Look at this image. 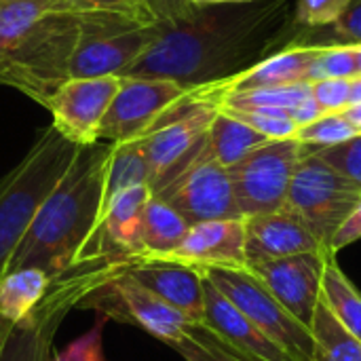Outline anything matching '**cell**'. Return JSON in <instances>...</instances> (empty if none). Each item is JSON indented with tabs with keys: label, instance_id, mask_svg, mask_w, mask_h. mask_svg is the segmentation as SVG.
I'll list each match as a JSON object with an SVG mask.
<instances>
[{
	"label": "cell",
	"instance_id": "cb8c5ba5",
	"mask_svg": "<svg viewBox=\"0 0 361 361\" xmlns=\"http://www.w3.org/2000/svg\"><path fill=\"white\" fill-rule=\"evenodd\" d=\"M313 338V361H361V343L319 300L309 326Z\"/></svg>",
	"mask_w": 361,
	"mask_h": 361
},
{
	"label": "cell",
	"instance_id": "7402d4cb",
	"mask_svg": "<svg viewBox=\"0 0 361 361\" xmlns=\"http://www.w3.org/2000/svg\"><path fill=\"white\" fill-rule=\"evenodd\" d=\"M53 277L40 269H17L0 277V317L11 324L30 315L44 298Z\"/></svg>",
	"mask_w": 361,
	"mask_h": 361
},
{
	"label": "cell",
	"instance_id": "52a82bcc",
	"mask_svg": "<svg viewBox=\"0 0 361 361\" xmlns=\"http://www.w3.org/2000/svg\"><path fill=\"white\" fill-rule=\"evenodd\" d=\"M361 199V188L322 161L311 146L300 159L286 209L294 212L322 247L330 250L332 237Z\"/></svg>",
	"mask_w": 361,
	"mask_h": 361
},
{
	"label": "cell",
	"instance_id": "8fae6325",
	"mask_svg": "<svg viewBox=\"0 0 361 361\" xmlns=\"http://www.w3.org/2000/svg\"><path fill=\"white\" fill-rule=\"evenodd\" d=\"M190 89L163 78H121V87L99 125L97 142L123 144L144 137Z\"/></svg>",
	"mask_w": 361,
	"mask_h": 361
},
{
	"label": "cell",
	"instance_id": "60d3db41",
	"mask_svg": "<svg viewBox=\"0 0 361 361\" xmlns=\"http://www.w3.org/2000/svg\"><path fill=\"white\" fill-rule=\"evenodd\" d=\"M343 116L357 129V133H361V104H355V106H349L343 110Z\"/></svg>",
	"mask_w": 361,
	"mask_h": 361
},
{
	"label": "cell",
	"instance_id": "74e56055",
	"mask_svg": "<svg viewBox=\"0 0 361 361\" xmlns=\"http://www.w3.org/2000/svg\"><path fill=\"white\" fill-rule=\"evenodd\" d=\"M334 44H361V0H353L343 17L332 23Z\"/></svg>",
	"mask_w": 361,
	"mask_h": 361
},
{
	"label": "cell",
	"instance_id": "ab89813d",
	"mask_svg": "<svg viewBox=\"0 0 361 361\" xmlns=\"http://www.w3.org/2000/svg\"><path fill=\"white\" fill-rule=\"evenodd\" d=\"M324 114H326V112L322 110V106H319L311 95H309L307 99H302L296 108L290 110V118H292L298 127H305V125L317 121V118L324 116Z\"/></svg>",
	"mask_w": 361,
	"mask_h": 361
},
{
	"label": "cell",
	"instance_id": "8992f818",
	"mask_svg": "<svg viewBox=\"0 0 361 361\" xmlns=\"http://www.w3.org/2000/svg\"><path fill=\"white\" fill-rule=\"evenodd\" d=\"M218 112L216 87L190 89L142 137L148 165V186L159 192L180 176L203 150L207 129Z\"/></svg>",
	"mask_w": 361,
	"mask_h": 361
},
{
	"label": "cell",
	"instance_id": "e0dca14e",
	"mask_svg": "<svg viewBox=\"0 0 361 361\" xmlns=\"http://www.w3.org/2000/svg\"><path fill=\"white\" fill-rule=\"evenodd\" d=\"M169 260H178L195 269H247L245 218L192 224Z\"/></svg>",
	"mask_w": 361,
	"mask_h": 361
},
{
	"label": "cell",
	"instance_id": "44dd1931",
	"mask_svg": "<svg viewBox=\"0 0 361 361\" xmlns=\"http://www.w3.org/2000/svg\"><path fill=\"white\" fill-rule=\"evenodd\" d=\"M269 137L254 131L245 123L228 116L226 112L218 110L205 137V154L220 163L222 167H231L239 163L245 154H250L254 148L267 144Z\"/></svg>",
	"mask_w": 361,
	"mask_h": 361
},
{
	"label": "cell",
	"instance_id": "5b68a950",
	"mask_svg": "<svg viewBox=\"0 0 361 361\" xmlns=\"http://www.w3.org/2000/svg\"><path fill=\"white\" fill-rule=\"evenodd\" d=\"M125 267L127 264H114L102 256H93L57 275L51 281L42 302L11 328L0 361L51 360V345L66 315Z\"/></svg>",
	"mask_w": 361,
	"mask_h": 361
},
{
	"label": "cell",
	"instance_id": "b9f144b4",
	"mask_svg": "<svg viewBox=\"0 0 361 361\" xmlns=\"http://www.w3.org/2000/svg\"><path fill=\"white\" fill-rule=\"evenodd\" d=\"M361 104V76L351 78V97H349V106Z\"/></svg>",
	"mask_w": 361,
	"mask_h": 361
},
{
	"label": "cell",
	"instance_id": "7bdbcfd3",
	"mask_svg": "<svg viewBox=\"0 0 361 361\" xmlns=\"http://www.w3.org/2000/svg\"><path fill=\"white\" fill-rule=\"evenodd\" d=\"M195 6H216V4H239V2H252V0H188Z\"/></svg>",
	"mask_w": 361,
	"mask_h": 361
},
{
	"label": "cell",
	"instance_id": "4dcf8cb0",
	"mask_svg": "<svg viewBox=\"0 0 361 361\" xmlns=\"http://www.w3.org/2000/svg\"><path fill=\"white\" fill-rule=\"evenodd\" d=\"M355 55L353 44H324L322 53L309 70V82L326 78H355Z\"/></svg>",
	"mask_w": 361,
	"mask_h": 361
},
{
	"label": "cell",
	"instance_id": "e575fe53",
	"mask_svg": "<svg viewBox=\"0 0 361 361\" xmlns=\"http://www.w3.org/2000/svg\"><path fill=\"white\" fill-rule=\"evenodd\" d=\"M108 317L99 315L93 328L72 341L63 351L49 361H104V324Z\"/></svg>",
	"mask_w": 361,
	"mask_h": 361
},
{
	"label": "cell",
	"instance_id": "7a4b0ae2",
	"mask_svg": "<svg viewBox=\"0 0 361 361\" xmlns=\"http://www.w3.org/2000/svg\"><path fill=\"white\" fill-rule=\"evenodd\" d=\"M110 150L108 142L78 148L61 180L38 207L4 273L34 267L55 279L76 262L95 256L93 239L104 209Z\"/></svg>",
	"mask_w": 361,
	"mask_h": 361
},
{
	"label": "cell",
	"instance_id": "ee69618b",
	"mask_svg": "<svg viewBox=\"0 0 361 361\" xmlns=\"http://www.w3.org/2000/svg\"><path fill=\"white\" fill-rule=\"evenodd\" d=\"M13 326H15V324H11V322H6L4 317H0V353H2V347H4V343H6V336H8V332H11Z\"/></svg>",
	"mask_w": 361,
	"mask_h": 361
},
{
	"label": "cell",
	"instance_id": "ba28073f",
	"mask_svg": "<svg viewBox=\"0 0 361 361\" xmlns=\"http://www.w3.org/2000/svg\"><path fill=\"white\" fill-rule=\"evenodd\" d=\"M201 275L231 300L260 332L286 349L296 361H313V338L302 326L247 269H199Z\"/></svg>",
	"mask_w": 361,
	"mask_h": 361
},
{
	"label": "cell",
	"instance_id": "277c9868",
	"mask_svg": "<svg viewBox=\"0 0 361 361\" xmlns=\"http://www.w3.org/2000/svg\"><path fill=\"white\" fill-rule=\"evenodd\" d=\"M78 13H51L0 55V85L13 87L44 106L70 78V63L80 44Z\"/></svg>",
	"mask_w": 361,
	"mask_h": 361
},
{
	"label": "cell",
	"instance_id": "30bf717a",
	"mask_svg": "<svg viewBox=\"0 0 361 361\" xmlns=\"http://www.w3.org/2000/svg\"><path fill=\"white\" fill-rule=\"evenodd\" d=\"M78 307L93 309L108 319L135 326L165 345L178 341L190 324L180 311L148 292L125 271L93 290Z\"/></svg>",
	"mask_w": 361,
	"mask_h": 361
},
{
	"label": "cell",
	"instance_id": "ffe728a7",
	"mask_svg": "<svg viewBox=\"0 0 361 361\" xmlns=\"http://www.w3.org/2000/svg\"><path fill=\"white\" fill-rule=\"evenodd\" d=\"M322 47L324 44H292L288 49H281L279 53L262 59L260 63L233 76L231 80L214 85L218 97L222 93H233V91L309 82V70L317 59V55L322 53Z\"/></svg>",
	"mask_w": 361,
	"mask_h": 361
},
{
	"label": "cell",
	"instance_id": "5bb4252c",
	"mask_svg": "<svg viewBox=\"0 0 361 361\" xmlns=\"http://www.w3.org/2000/svg\"><path fill=\"white\" fill-rule=\"evenodd\" d=\"M330 254V250L305 252L288 258L256 262L250 264L247 271L256 275L302 326L309 328L322 300V279Z\"/></svg>",
	"mask_w": 361,
	"mask_h": 361
},
{
	"label": "cell",
	"instance_id": "f6af8a7d",
	"mask_svg": "<svg viewBox=\"0 0 361 361\" xmlns=\"http://www.w3.org/2000/svg\"><path fill=\"white\" fill-rule=\"evenodd\" d=\"M353 55H355V68H357V76H361V44H353Z\"/></svg>",
	"mask_w": 361,
	"mask_h": 361
},
{
	"label": "cell",
	"instance_id": "9c48e42d",
	"mask_svg": "<svg viewBox=\"0 0 361 361\" xmlns=\"http://www.w3.org/2000/svg\"><path fill=\"white\" fill-rule=\"evenodd\" d=\"M307 146L296 137L269 140L228 167L235 201L243 218L286 207L294 171Z\"/></svg>",
	"mask_w": 361,
	"mask_h": 361
},
{
	"label": "cell",
	"instance_id": "1f68e13d",
	"mask_svg": "<svg viewBox=\"0 0 361 361\" xmlns=\"http://www.w3.org/2000/svg\"><path fill=\"white\" fill-rule=\"evenodd\" d=\"M311 148L322 161H326L330 167H334L338 173H343L347 180H351L361 188V133L336 146H328V148L311 146Z\"/></svg>",
	"mask_w": 361,
	"mask_h": 361
},
{
	"label": "cell",
	"instance_id": "f1b7e54d",
	"mask_svg": "<svg viewBox=\"0 0 361 361\" xmlns=\"http://www.w3.org/2000/svg\"><path fill=\"white\" fill-rule=\"evenodd\" d=\"M169 347L184 361H247L201 322H190Z\"/></svg>",
	"mask_w": 361,
	"mask_h": 361
},
{
	"label": "cell",
	"instance_id": "7c38bea8",
	"mask_svg": "<svg viewBox=\"0 0 361 361\" xmlns=\"http://www.w3.org/2000/svg\"><path fill=\"white\" fill-rule=\"evenodd\" d=\"M152 195L169 203L190 226L209 220L243 218L235 201L228 169L209 159L205 150L180 176Z\"/></svg>",
	"mask_w": 361,
	"mask_h": 361
},
{
	"label": "cell",
	"instance_id": "f35d334b",
	"mask_svg": "<svg viewBox=\"0 0 361 361\" xmlns=\"http://www.w3.org/2000/svg\"><path fill=\"white\" fill-rule=\"evenodd\" d=\"M357 239H361V199L353 207V212L345 218V222L338 226V231L334 233L332 243H330V252L336 254L338 250L355 243Z\"/></svg>",
	"mask_w": 361,
	"mask_h": 361
},
{
	"label": "cell",
	"instance_id": "8d00e7d4",
	"mask_svg": "<svg viewBox=\"0 0 361 361\" xmlns=\"http://www.w3.org/2000/svg\"><path fill=\"white\" fill-rule=\"evenodd\" d=\"M87 11H150L157 15L150 0H63V13Z\"/></svg>",
	"mask_w": 361,
	"mask_h": 361
},
{
	"label": "cell",
	"instance_id": "4316f807",
	"mask_svg": "<svg viewBox=\"0 0 361 361\" xmlns=\"http://www.w3.org/2000/svg\"><path fill=\"white\" fill-rule=\"evenodd\" d=\"M148 186V165L144 157L142 137L133 142L112 144L108 169H106V192L104 203L112 195L131 188V186ZM150 188V186H148Z\"/></svg>",
	"mask_w": 361,
	"mask_h": 361
},
{
	"label": "cell",
	"instance_id": "603a6c76",
	"mask_svg": "<svg viewBox=\"0 0 361 361\" xmlns=\"http://www.w3.org/2000/svg\"><path fill=\"white\" fill-rule=\"evenodd\" d=\"M188 228L190 224L169 203L157 195L148 197L144 207V252L148 258H169L184 241Z\"/></svg>",
	"mask_w": 361,
	"mask_h": 361
},
{
	"label": "cell",
	"instance_id": "f546056e",
	"mask_svg": "<svg viewBox=\"0 0 361 361\" xmlns=\"http://www.w3.org/2000/svg\"><path fill=\"white\" fill-rule=\"evenodd\" d=\"M355 135H360L357 129L343 116V112H328V114L319 116L317 121H313L305 127H298L294 137L305 146L328 148V146L343 144Z\"/></svg>",
	"mask_w": 361,
	"mask_h": 361
},
{
	"label": "cell",
	"instance_id": "6da1fadb",
	"mask_svg": "<svg viewBox=\"0 0 361 361\" xmlns=\"http://www.w3.org/2000/svg\"><path fill=\"white\" fill-rule=\"evenodd\" d=\"M292 0L195 6L157 23V38L121 78H163L184 89L231 80L298 38Z\"/></svg>",
	"mask_w": 361,
	"mask_h": 361
},
{
	"label": "cell",
	"instance_id": "83f0119b",
	"mask_svg": "<svg viewBox=\"0 0 361 361\" xmlns=\"http://www.w3.org/2000/svg\"><path fill=\"white\" fill-rule=\"evenodd\" d=\"M309 95H311L309 82L264 87V89H250V91H233V93H222L218 97V108H228V110L275 108V110L290 112Z\"/></svg>",
	"mask_w": 361,
	"mask_h": 361
},
{
	"label": "cell",
	"instance_id": "d6986e66",
	"mask_svg": "<svg viewBox=\"0 0 361 361\" xmlns=\"http://www.w3.org/2000/svg\"><path fill=\"white\" fill-rule=\"evenodd\" d=\"M154 38L157 23L121 34L82 38L70 63V78L123 76L125 70L144 55Z\"/></svg>",
	"mask_w": 361,
	"mask_h": 361
},
{
	"label": "cell",
	"instance_id": "d4e9b609",
	"mask_svg": "<svg viewBox=\"0 0 361 361\" xmlns=\"http://www.w3.org/2000/svg\"><path fill=\"white\" fill-rule=\"evenodd\" d=\"M330 254L322 279V300L332 311V315L361 343V292L349 281Z\"/></svg>",
	"mask_w": 361,
	"mask_h": 361
},
{
	"label": "cell",
	"instance_id": "d6a6232c",
	"mask_svg": "<svg viewBox=\"0 0 361 361\" xmlns=\"http://www.w3.org/2000/svg\"><path fill=\"white\" fill-rule=\"evenodd\" d=\"M218 110L245 123L247 127H252L254 131L262 133L269 140H290L298 131V125L290 116H275V114L247 112V110H228V108H218Z\"/></svg>",
	"mask_w": 361,
	"mask_h": 361
},
{
	"label": "cell",
	"instance_id": "484cf974",
	"mask_svg": "<svg viewBox=\"0 0 361 361\" xmlns=\"http://www.w3.org/2000/svg\"><path fill=\"white\" fill-rule=\"evenodd\" d=\"M51 13H63V0H0V55Z\"/></svg>",
	"mask_w": 361,
	"mask_h": 361
},
{
	"label": "cell",
	"instance_id": "2e32d148",
	"mask_svg": "<svg viewBox=\"0 0 361 361\" xmlns=\"http://www.w3.org/2000/svg\"><path fill=\"white\" fill-rule=\"evenodd\" d=\"M148 292L180 311L188 322H203L205 292L199 269L169 258H140L123 269Z\"/></svg>",
	"mask_w": 361,
	"mask_h": 361
},
{
	"label": "cell",
	"instance_id": "d590c367",
	"mask_svg": "<svg viewBox=\"0 0 361 361\" xmlns=\"http://www.w3.org/2000/svg\"><path fill=\"white\" fill-rule=\"evenodd\" d=\"M311 97L322 106V110L328 112H343L349 108L351 97V78H326L309 82Z\"/></svg>",
	"mask_w": 361,
	"mask_h": 361
},
{
	"label": "cell",
	"instance_id": "836d02e7",
	"mask_svg": "<svg viewBox=\"0 0 361 361\" xmlns=\"http://www.w3.org/2000/svg\"><path fill=\"white\" fill-rule=\"evenodd\" d=\"M353 0H296V21L298 25H332L349 8Z\"/></svg>",
	"mask_w": 361,
	"mask_h": 361
},
{
	"label": "cell",
	"instance_id": "ac0fdd59",
	"mask_svg": "<svg viewBox=\"0 0 361 361\" xmlns=\"http://www.w3.org/2000/svg\"><path fill=\"white\" fill-rule=\"evenodd\" d=\"M326 250L290 209L245 218V260L247 267L264 260L288 258L305 252Z\"/></svg>",
	"mask_w": 361,
	"mask_h": 361
},
{
	"label": "cell",
	"instance_id": "9a60e30c",
	"mask_svg": "<svg viewBox=\"0 0 361 361\" xmlns=\"http://www.w3.org/2000/svg\"><path fill=\"white\" fill-rule=\"evenodd\" d=\"M152 190L142 186L125 188L106 199L99 226L93 239V254L114 264H131L144 252V207Z\"/></svg>",
	"mask_w": 361,
	"mask_h": 361
},
{
	"label": "cell",
	"instance_id": "4fadbf2b",
	"mask_svg": "<svg viewBox=\"0 0 361 361\" xmlns=\"http://www.w3.org/2000/svg\"><path fill=\"white\" fill-rule=\"evenodd\" d=\"M121 87V76L68 78L47 102L53 127L78 146L97 142L99 125Z\"/></svg>",
	"mask_w": 361,
	"mask_h": 361
},
{
	"label": "cell",
	"instance_id": "3957f363",
	"mask_svg": "<svg viewBox=\"0 0 361 361\" xmlns=\"http://www.w3.org/2000/svg\"><path fill=\"white\" fill-rule=\"evenodd\" d=\"M78 144L47 127L27 154L0 180V277L25 237L38 207L61 180Z\"/></svg>",
	"mask_w": 361,
	"mask_h": 361
}]
</instances>
